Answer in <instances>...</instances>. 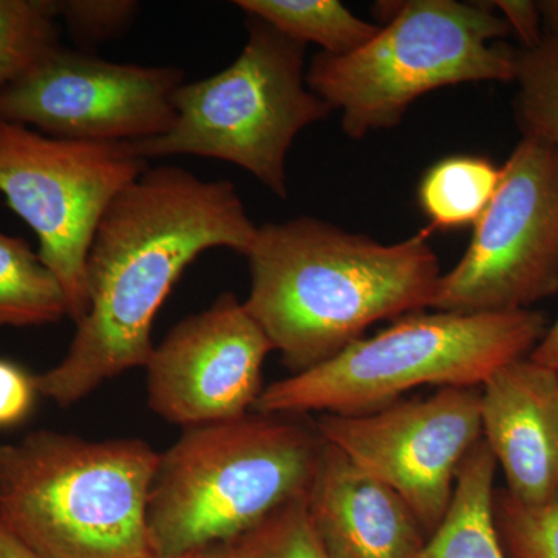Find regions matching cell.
<instances>
[{
	"mask_svg": "<svg viewBox=\"0 0 558 558\" xmlns=\"http://www.w3.org/2000/svg\"><path fill=\"white\" fill-rule=\"evenodd\" d=\"M256 233L229 180L148 168L102 213L87 255L86 314L64 359L35 376L38 395L69 407L145 368L154 318L183 270L211 248L247 256Z\"/></svg>",
	"mask_w": 558,
	"mask_h": 558,
	"instance_id": "6da1fadb",
	"label": "cell"
},
{
	"mask_svg": "<svg viewBox=\"0 0 558 558\" xmlns=\"http://www.w3.org/2000/svg\"><path fill=\"white\" fill-rule=\"evenodd\" d=\"M537 5L542 16L543 36L558 39V0H542Z\"/></svg>",
	"mask_w": 558,
	"mask_h": 558,
	"instance_id": "83f0119b",
	"label": "cell"
},
{
	"mask_svg": "<svg viewBox=\"0 0 558 558\" xmlns=\"http://www.w3.org/2000/svg\"><path fill=\"white\" fill-rule=\"evenodd\" d=\"M146 170L131 143L53 138L0 120V193L38 236L75 323L87 311V255L102 213Z\"/></svg>",
	"mask_w": 558,
	"mask_h": 558,
	"instance_id": "ba28073f",
	"label": "cell"
},
{
	"mask_svg": "<svg viewBox=\"0 0 558 558\" xmlns=\"http://www.w3.org/2000/svg\"><path fill=\"white\" fill-rule=\"evenodd\" d=\"M543 312L405 315L314 368L264 388L256 413L365 414L435 385L480 388L502 366L529 357L548 329Z\"/></svg>",
	"mask_w": 558,
	"mask_h": 558,
	"instance_id": "5b68a950",
	"label": "cell"
},
{
	"mask_svg": "<svg viewBox=\"0 0 558 558\" xmlns=\"http://www.w3.org/2000/svg\"><path fill=\"white\" fill-rule=\"evenodd\" d=\"M304 502L329 558H413L428 538L392 488L325 440Z\"/></svg>",
	"mask_w": 558,
	"mask_h": 558,
	"instance_id": "5bb4252c",
	"label": "cell"
},
{
	"mask_svg": "<svg viewBox=\"0 0 558 558\" xmlns=\"http://www.w3.org/2000/svg\"><path fill=\"white\" fill-rule=\"evenodd\" d=\"M58 16L83 47L119 38L140 11L134 0H57Z\"/></svg>",
	"mask_w": 558,
	"mask_h": 558,
	"instance_id": "603a6c76",
	"label": "cell"
},
{
	"mask_svg": "<svg viewBox=\"0 0 558 558\" xmlns=\"http://www.w3.org/2000/svg\"><path fill=\"white\" fill-rule=\"evenodd\" d=\"M495 523L509 558H558V495L542 505H524L495 494Z\"/></svg>",
	"mask_w": 558,
	"mask_h": 558,
	"instance_id": "7402d4cb",
	"label": "cell"
},
{
	"mask_svg": "<svg viewBox=\"0 0 558 558\" xmlns=\"http://www.w3.org/2000/svg\"><path fill=\"white\" fill-rule=\"evenodd\" d=\"M315 429L392 488L429 537L450 508L462 461L481 440L480 388H440L365 414H323Z\"/></svg>",
	"mask_w": 558,
	"mask_h": 558,
	"instance_id": "8fae6325",
	"label": "cell"
},
{
	"mask_svg": "<svg viewBox=\"0 0 558 558\" xmlns=\"http://www.w3.org/2000/svg\"><path fill=\"white\" fill-rule=\"evenodd\" d=\"M160 453L39 429L0 444V521L43 558H145Z\"/></svg>",
	"mask_w": 558,
	"mask_h": 558,
	"instance_id": "277c9868",
	"label": "cell"
},
{
	"mask_svg": "<svg viewBox=\"0 0 558 558\" xmlns=\"http://www.w3.org/2000/svg\"><path fill=\"white\" fill-rule=\"evenodd\" d=\"M481 439L502 470L509 497L542 505L558 495V371L529 357L480 387Z\"/></svg>",
	"mask_w": 558,
	"mask_h": 558,
	"instance_id": "4fadbf2b",
	"label": "cell"
},
{
	"mask_svg": "<svg viewBox=\"0 0 558 558\" xmlns=\"http://www.w3.org/2000/svg\"><path fill=\"white\" fill-rule=\"evenodd\" d=\"M293 417L255 413L183 429L160 453L150 484L153 556L229 545L306 494L323 440Z\"/></svg>",
	"mask_w": 558,
	"mask_h": 558,
	"instance_id": "3957f363",
	"label": "cell"
},
{
	"mask_svg": "<svg viewBox=\"0 0 558 558\" xmlns=\"http://www.w3.org/2000/svg\"><path fill=\"white\" fill-rule=\"evenodd\" d=\"M497 469L481 439L459 468L446 517L413 558H509L495 523Z\"/></svg>",
	"mask_w": 558,
	"mask_h": 558,
	"instance_id": "9a60e30c",
	"label": "cell"
},
{
	"mask_svg": "<svg viewBox=\"0 0 558 558\" xmlns=\"http://www.w3.org/2000/svg\"><path fill=\"white\" fill-rule=\"evenodd\" d=\"M57 0H0V87L60 47Z\"/></svg>",
	"mask_w": 558,
	"mask_h": 558,
	"instance_id": "d6986e66",
	"label": "cell"
},
{
	"mask_svg": "<svg viewBox=\"0 0 558 558\" xmlns=\"http://www.w3.org/2000/svg\"><path fill=\"white\" fill-rule=\"evenodd\" d=\"M529 359L539 365L558 371V317L553 325L548 326L545 336L538 341Z\"/></svg>",
	"mask_w": 558,
	"mask_h": 558,
	"instance_id": "484cf974",
	"label": "cell"
},
{
	"mask_svg": "<svg viewBox=\"0 0 558 558\" xmlns=\"http://www.w3.org/2000/svg\"><path fill=\"white\" fill-rule=\"evenodd\" d=\"M429 233L381 244L311 216L266 223L245 310L293 374L314 368L381 319L432 307L442 274Z\"/></svg>",
	"mask_w": 558,
	"mask_h": 558,
	"instance_id": "7a4b0ae2",
	"label": "cell"
},
{
	"mask_svg": "<svg viewBox=\"0 0 558 558\" xmlns=\"http://www.w3.org/2000/svg\"><path fill=\"white\" fill-rule=\"evenodd\" d=\"M191 556H193V554H190V556L180 557V558H191ZM145 558H160V557L150 556V557H145Z\"/></svg>",
	"mask_w": 558,
	"mask_h": 558,
	"instance_id": "f546056e",
	"label": "cell"
},
{
	"mask_svg": "<svg viewBox=\"0 0 558 558\" xmlns=\"http://www.w3.org/2000/svg\"><path fill=\"white\" fill-rule=\"evenodd\" d=\"M501 168L486 157L451 156L433 165L418 185V205L432 230H451L478 222L495 193Z\"/></svg>",
	"mask_w": 558,
	"mask_h": 558,
	"instance_id": "ac0fdd59",
	"label": "cell"
},
{
	"mask_svg": "<svg viewBox=\"0 0 558 558\" xmlns=\"http://www.w3.org/2000/svg\"><path fill=\"white\" fill-rule=\"evenodd\" d=\"M494 9L501 11V17L509 25L510 32H515L523 43L524 50L534 49L542 40V16L537 2L531 0H497L492 3Z\"/></svg>",
	"mask_w": 558,
	"mask_h": 558,
	"instance_id": "d4e9b609",
	"label": "cell"
},
{
	"mask_svg": "<svg viewBox=\"0 0 558 558\" xmlns=\"http://www.w3.org/2000/svg\"><path fill=\"white\" fill-rule=\"evenodd\" d=\"M247 40L229 68L175 92V120L160 137L131 143L142 159L196 156L238 165L288 197V154L304 128L332 109L306 83V44L247 16Z\"/></svg>",
	"mask_w": 558,
	"mask_h": 558,
	"instance_id": "52a82bcc",
	"label": "cell"
},
{
	"mask_svg": "<svg viewBox=\"0 0 558 558\" xmlns=\"http://www.w3.org/2000/svg\"><path fill=\"white\" fill-rule=\"evenodd\" d=\"M234 5L282 35L317 44L323 53L333 57L360 49L380 31L379 25L360 20L339 0H236Z\"/></svg>",
	"mask_w": 558,
	"mask_h": 558,
	"instance_id": "e0dca14e",
	"label": "cell"
},
{
	"mask_svg": "<svg viewBox=\"0 0 558 558\" xmlns=\"http://www.w3.org/2000/svg\"><path fill=\"white\" fill-rule=\"evenodd\" d=\"M229 546L238 558H329L312 527L304 495L274 510Z\"/></svg>",
	"mask_w": 558,
	"mask_h": 558,
	"instance_id": "44dd1931",
	"label": "cell"
},
{
	"mask_svg": "<svg viewBox=\"0 0 558 558\" xmlns=\"http://www.w3.org/2000/svg\"><path fill=\"white\" fill-rule=\"evenodd\" d=\"M36 396L35 376L16 363L0 359V428L24 422L35 405Z\"/></svg>",
	"mask_w": 558,
	"mask_h": 558,
	"instance_id": "cb8c5ba5",
	"label": "cell"
},
{
	"mask_svg": "<svg viewBox=\"0 0 558 558\" xmlns=\"http://www.w3.org/2000/svg\"><path fill=\"white\" fill-rule=\"evenodd\" d=\"M65 317L68 300L53 271L27 241L0 231V328H32Z\"/></svg>",
	"mask_w": 558,
	"mask_h": 558,
	"instance_id": "2e32d148",
	"label": "cell"
},
{
	"mask_svg": "<svg viewBox=\"0 0 558 558\" xmlns=\"http://www.w3.org/2000/svg\"><path fill=\"white\" fill-rule=\"evenodd\" d=\"M0 558H43L22 543L0 521Z\"/></svg>",
	"mask_w": 558,
	"mask_h": 558,
	"instance_id": "4316f807",
	"label": "cell"
},
{
	"mask_svg": "<svg viewBox=\"0 0 558 558\" xmlns=\"http://www.w3.org/2000/svg\"><path fill=\"white\" fill-rule=\"evenodd\" d=\"M183 83L179 68L121 64L60 46L0 87V120L53 138L143 142L170 131Z\"/></svg>",
	"mask_w": 558,
	"mask_h": 558,
	"instance_id": "30bf717a",
	"label": "cell"
},
{
	"mask_svg": "<svg viewBox=\"0 0 558 558\" xmlns=\"http://www.w3.org/2000/svg\"><path fill=\"white\" fill-rule=\"evenodd\" d=\"M488 3L400 2L398 13L360 49L323 53L306 72L310 89L340 110L348 137L391 130L422 95L481 81H515L517 53L497 44L509 25Z\"/></svg>",
	"mask_w": 558,
	"mask_h": 558,
	"instance_id": "8992f818",
	"label": "cell"
},
{
	"mask_svg": "<svg viewBox=\"0 0 558 558\" xmlns=\"http://www.w3.org/2000/svg\"><path fill=\"white\" fill-rule=\"evenodd\" d=\"M191 558H238L229 545H216L211 548L194 553Z\"/></svg>",
	"mask_w": 558,
	"mask_h": 558,
	"instance_id": "f1b7e54d",
	"label": "cell"
},
{
	"mask_svg": "<svg viewBox=\"0 0 558 558\" xmlns=\"http://www.w3.org/2000/svg\"><path fill=\"white\" fill-rule=\"evenodd\" d=\"M274 351L233 293L183 318L146 362L149 409L183 428L248 414L263 392V366Z\"/></svg>",
	"mask_w": 558,
	"mask_h": 558,
	"instance_id": "7c38bea8",
	"label": "cell"
},
{
	"mask_svg": "<svg viewBox=\"0 0 558 558\" xmlns=\"http://www.w3.org/2000/svg\"><path fill=\"white\" fill-rule=\"evenodd\" d=\"M517 117L523 137L558 150V39L545 38L517 53Z\"/></svg>",
	"mask_w": 558,
	"mask_h": 558,
	"instance_id": "ffe728a7",
	"label": "cell"
},
{
	"mask_svg": "<svg viewBox=\"0 0 558 558\" xmlns=\"http://www.w3.org/2000/svg\"><path fill=\"white\" fill-rule=\"evenodd\" d=\"M558 292V150L523 137L501 167L494 199L464 256L439 279L433 310H532Z\"/></svg>",
	"mask_w": 558,
	"mask_h": 558,
	"instance_id": "9c48e42d",
	"label": "cell"
}]
</instances>
